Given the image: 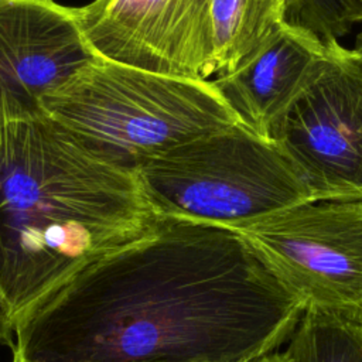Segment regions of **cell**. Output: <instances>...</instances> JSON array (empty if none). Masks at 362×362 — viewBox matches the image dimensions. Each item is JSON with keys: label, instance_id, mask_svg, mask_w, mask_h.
I'll return each mask as SVG.
<instances>
[{"label": "cell", "instance_id": "1", "mask_svg": "<svg viewBox=\"0 0 362 362\" xmlns=\"http://www.w3.org/2000/svg\"><path fill=\"white\" fill-rule=\"evenodd\" d=\"M304 304L233 230L163 218L14 327L27 362H255Z\"/></svg>", "mask_w": 362, "mask_h": 362}, {"label": "cell", "instance_id": "2", "mask_svg": "<svg viewBox=\"0 0 362 362\" xmlns=\"http://www.w3.org/2000/svg\"><path fill=\"white\" fill-rule=\"evenodd\" d=\"M139 171L42 112L0 117V305L13 329L72 277L163 219Z\"/></svg>", "mask_w": 362, "mask_h": 362}, {"label": "cell", "instance_id": "3", "mask_svg": "<svg viewBox=\"0 0 362 362\" xmlns=\"http://www.w3.org/2000/svg\"><path fill=\"white\" fill-rule=\"evenodd\" d=\"M40 109L88 147L134 170L181 143L238 123L209 79L99 58L49 90Z\"/></svg>", "mask_w": 362, "mask_h": 362}, {"label": "cell", "instance_id": "4", "mask_svg": "<svg viewBox=\"0 0 362 362\" xmlns=\"http://www.w3.org/2000/svg\"><path fill=\"white\" fill-rule=\"evenodd\" d=\"M137 171L161 216L226 229L313 199L274 141L239 123L181 143Z\"/></svg>", "mask_w": 362, "mask_h": 362}, {"label": "cell", "instance_id": "5", "mask_svg": "<svg viewBox=\"0 0 362 362\" xmlns=\"http://www.w3.org/2000/svg\"><path fill=\"white\" fill-rule=\"evenodd\" d=\"M230 230L304 310L362 321V198L310 199Z\"/></svg>", "mask_w": 362, "mask_h": 362}, {"label": "cell", "instance_id": "6", "mask_svg": "<svg viewBox=\"0 0 362 362\" xmlns=\"http://www.w3.org/2000/svg\"><path fill=\"white\" fill-rule=\"evenodd\" d=\"M270 140L313 199L362 198V59L339 41L280 117Z\"/></svg>", "mask_w": 362, "mask_h": 362}, {"label": "cell", "instance_id": "7", "mask_svg": "<svg viewBox=\"0 0 362 362\" xmlns=\"http://www.w3.org/2000/svg\"><path fill=\"white\" fill-rule=\"evenodd\" d=\"M206 6L208 0H93L75 14L95 58L209 79Z\"/></svg>", "mask_w": 362, "mask_h": 362}, {"label": "cell", "instance_id": "8", "mask_svg": "<svg viewBox=\"0 0 362 362\" xmlns=\"http://www.w3.org/2000/svg\"><path fill=\"white\" fill-rule=\"evenodd\" d=\"M93 58L75 7L0 0V117L41 112V99Z\"/></svg>", "mask_w": 362, "mask_h": 362}, {"label": "cell", "instance_id": "9", "mask_svg": "<svg viewBox=\"0 0 362 362\" xmlns=\"http://www.w3.org/2000/svg\"><path fill=\"white\" fill-rule=\"evenodd\" d=\"M329 42L286 20L233 71L212 79L238 123L270 139L272 130L317 75Z\"/></svg>", "mask_w": 362, "mask_h": 362}, {"label": "cell", "instance_id": "10", "mask_svg": "<svg viewBox=\"0 0 362 362\" xmlns=\"http://www.w3.org/2000/svg\"><path fill=\"white\" fill-rule=\"evenodd\" d=\"M287 18L286 0H208L211 75L233 71Z\"/></svg>", "mask_w": 362, "mask_h": 362}, {"label": "cell", "instance_id": "11", "mask_svg": "<svg viewBox=\"0 0 362 362\" xmlns=\"http://www.w3.org/2000/svg\"><path fill=\"white\" fill-rule=\"evenodd\" d=\"M288 339V362H362L359 320L308 307Z\"/></svg>", "mask_w": 362, "mask_h": 362}, {"label": "cell", "instance_id": "12", "mask_svg": "<svg viewBox=\"0 0 362 362\" xmlns=\"http://www.w3.org/2000/svg\"><path fill=\"white\" fill-rule=\"evenodd\" d=\"M287 18L307 27L324 41H338L349 31L348 0H286Z\"/></svg>", "mask_w": 362, "mask_h": 362}, {"label": "cell", "instance_id": "13", "mask_svg": "<svg viewBox=\"0 0 362 362\" xmlns=\"http://www.w3.org/2000/svg\"><path fill=\"white\" fill-rule=\"evenodd\" d=\"M11 334H14L13 325L0 305V345H7L13 348L14 344L11 341Z\"/></svg>", "mask_w": 362, "mask_h": 362}, {"label": "cell", "instance_id": "14", "mask_svg": "<svg viewBox=\"0 0 362 362\" xmlns=\"http://www.w3.org/2000/svg\"><path fill=\"white\" fill-rule=\"evenodd\" d=\"M348 23L349 25L362 24V0H348Z\"/></svg>", "mask_w": 362, "mask_h": 362}, {"label": "cell", "instance_id": "15", "mask_svg": "<svg viewBox=\"0 0 362 362\" xmlns=\"http://www.w3.org/2000/svg\"><path fill=\"white\" fill-rule=\"evenodd\" d=\"M255 362H288V361H287V358L283 352L276 351V352H272V354H269V355H266V356H263V358H260Z\"/></svg>", "mask_w": 362, "mask_h": 362}, {"label": "cell", "instance_id": "16", "mask_svg": "<svg viewBox=\"0 0 362 362\" xmlns=\"http://www.w3.org/2000/svg\"><path fill=\"white\" fill-rule=\"evenodd\" d=\"M355 52H356V55L362 59V30L358 33V35H356V42H355V47L352 48Z\"/></svg>", "mask_w": 362, "mask_h": 362}, {"label": "cell", "instance_id": "17", "mask_svg": "<svg viewBox=\"0 0 362 362\" xmlns=\"http://www.w3.org/2000/svg\"><path fill=\"white\" fill-rule=\"evenodd\" d=\"M11 362H27L24 355L21 354V351L16 346H13V358H11Z\"/></svg>", "mask_w": 362, "mask_h": 362}]
</instances>
